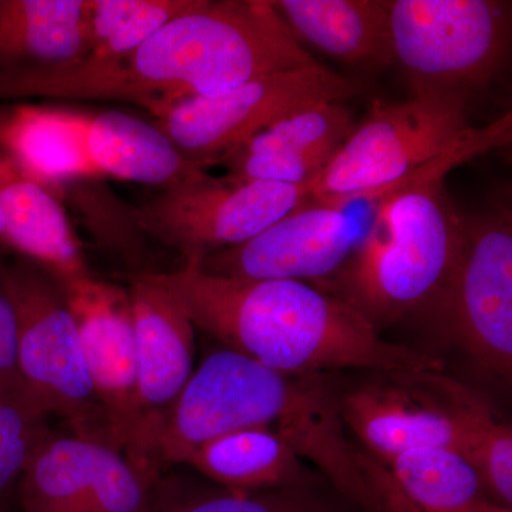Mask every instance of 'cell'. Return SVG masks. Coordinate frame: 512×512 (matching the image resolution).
<instances>
[{
    "label": "cell",
    "instance_id": "1",
    "mask_svg": "<svg viewBox=\"0 0 512 512\" xmlns=\"http://www.w3.org/2000/svg\"><path fill=\"white\" fill-rule=\"evenodd\" d=\"M156 274L195 329L276 372H443L437 357L380 338L355 309L306 282L222 278L195 264Z\"/></svg>",
    "mask_w": 512,
    "mask_h": 512
},
{
    "label": "cell",
    "instance_id": "2",
    "mask_svg": "<svg viewBox=\"0 0 512 512\" xmlns=\"http://www.w3.org/2000/svg\"><path fill=\"white\" fill-rule=\"evenodd\" d=\"M266 0H204L158 30L121 64L124 103L158 117L175 101L215 97L315 63Z\"/></svg>",
    "mask_w": 512,
    "mask_h": 512
},
{
    "label": "cell",
    "instance_id": "3",
    "mask_svg": "<svg viewBox=\"0 0 512 512\" xmlns=\"http://www.w3.org/2000/svg\"><path fill=\"white\" fill-rule=\"evenodd\" d=\"M466 217L444 180L404 188L384 205L365 244L342 269L313 284L379 332L412 313H429L460 255Z\"/></svg>",
    "mask_w": 512,
    "mask_h": 512
},
{
    "label": "cell",
    "instance_id": "4",
    "mask_svg": "<svg viewBox=\"0 0 512 512\" xmlns=\"http://www.w3.org/2000/svg\"><path fill=\"white\" fill-rule=\"evenodd\" d=\"M461 164L463 157L453 148L397 183L308 202L245 244L215 252L195 265L222 278L318 284L338 274L357 254L390 198L412 185L444 180Z\"/></svg>",
    "mask_w": 512,
    "mask_h": 512
},
{
    "label": "cell",
    "instance_id": "5",
    "mask_svg": "<svg viewBox=\"0 0 512 512\" xmlns=\"http://www.w3.org/2000/svg\"><path fill=\"white\" fill-rule=\"evenodd\" d=\"M18 329L16 363L26 392L72 433L111 444L94 393L79 328L62 284L36 262L13 254L3 265Z\"/></svg>",
    "mask_w": 512,
    "mask_h": 512
},
{
    "label": "cell",
    "instance_id": "6",
    "mask_svg": "<svg viewBox=\"0 0 512 512\" xmlns=\"http://www.w3.org/2000/svg\"><path fill=\"white\" fill-rule=\"evenodd\" d=\"M393 62L413 94L471 96L497 76L510 43V3L494 0H390Z\"/></svg>",
    "mask_w": 512,
    "mask_h": 512
},
{
    "label": "cell",
    "instance_id": "7",
    "mask_svg": "<svg viewBox=\"0 0 512 512\" xmlns=\"http://www.w3.org/2000/svg\"><path fill=\"white\" fill-rule=\"evenodd\" d=\"M470 97L413 94L379 104L308 185L312 201H329L402 181L450 150L470 130Z\"/></svg>",
    "mask_w": 512,
    "mask_h": 512
},
{
    "label": "cell",
    "instance_id": "8",
    "mask_svg": "<svg viewBox=\"0 0 512 512\" xmlns=\"http://www.w3.org/2000/svg\"><path fill=\"white\" fill-rule=\"evenodd\" d=\"M362 84L318 62L266 74L215 97L175 101L156 124L177 150L201 168L221 164L266 127L289 114L357 96Z\"/></svg>",
    "mask_w": 512,
    "mask_h": 512
},
{
    "label": "cell",
    "instance_id": "9",
    "mask_svg": "<svg viewBox=\"0 0 512 512\" xmlns=\"http://www.w3.org/2000/svg\"><path fill=\"white\" fill-rule=\"evenodd\" d=\"M311 201L306 185L207 174L151 195L134 207V217L147 239L178 252L185 264H198L245 244Z\"/></svg>",
    "mask_w": 512,
    "mask_h": 512
},
{
    "label": "cell",
    "instance_id": "10",
    "mask_svg": "<svg viewBox=\"0 0 512 512\" xmlns=\"http://www.w3.org/2000/svg\"><path fill=\"white\" fill-rule=\"evenodd\" d=\"M427 315L481 370L512 372V212L507 202L466 218L460 255Z\"/></svg>",
    "mask_w": 512,
    "mask_h": 512
},
{
    "label": "cell",
    "instance_id": "11",
    "mask_svg": "<svg viewBox=\"0 0 512 512\" xmlns=\"http://www.w3.org/2000/svg\"><path fill=\"white\" fill-rule=\"evenodd\" d=\"M114 448L136 464L141 440L137 353L127 288L94 278L62 285Z\"/></svg>",
    "mask_w": 512,
    "mask_h": 512
},
{
    "label": "cell",
    "instance_id": "12",
    "mask_svg": "<svg viewBox=\"0 0 512 512\" xmlns=\"http://www.w3.org/2000/svg\"><path fill=\"white\" fill-rule=\"evenodd\" d=\"M128 296L136 338L138 402L141 412L140 451L136 466L161 478L154 464V446L161 424L192 373L195 328L184 306L154 271L128 274Z\"/></svg>",
    "mask_w": 512,
    "mask_h": 512
},
{
    "label": "cell",
    "instance_id": "13",
    "mask_svg": "<svg viewBox=\"0 0 512 512\" xmlns=\"http://www.w3.org/2000/svg\"><path fill=\"white\" fill-rule=\"evenodd\" d=\"M431 373H382L340 394L343 423L366 454L386 461L421 447L456 450L453 423Z\"/></svg>",
    "mask_w": 512,
    "mask_h": 512
},
{
    "label": "cell",
    "instance_id": "14",
    "mask_svg": "<svg viewBox=\"0 0 512 512\" xmlns=\"http://www.w3.org/2000/svg\"><path fill=\"white\" fill-rule=\"evenodd\" d=\"M355 127L345 101L315 104L266 127L221 164L235 177L308 187Z\"/></svg>",
    "mask_w": 512,
    "mask_h": 512
},
{
    "label": "cell",
    "instance_id": "15",
    "mask_svg": "<svg viewBox=\"0 0 512 512\" xmlns=\"http://www.w3.org/2000/svg\"><path fill=\"white\" fill-rule=\"evenodd\" d=\"M0 221L12 254L45 268L62 285L92 276L63 202L0 154Z\"/></svg>",
    "mask_w": 512,
    "mask_h": 512
},
{
    "label": "cell",
    "instance_id": "16",
    "mask_svg": "<svg viewBox=\"0 0 512 512\" xmlns=\"http://www.w3.org/2000/svg\"><path fill=\"white\" fill-rule=\"evenodd\" d=\"M83 146L104 178L170 190L207 175L191 163L157 126L121 110L82 111Z\"/></svg>",
    "mask_w": 512,
    "mask_h": 512
},
{
    "label": "cell",
    "instance_id": "17",
    "mask_svg": "<svg viewBox=\"0 0 512 512\" xmlns=\"http://www.w3.org/2000/svg\"><path fill=\"white\" fill-rule=\"evenodd\" d=\"M360 466L384 512H468L484 500L476 468L450 447H421L375 460L359 451Z\"/></svg>",
    "mask_w": 512,
    "mask_h": 512
},
{
    "label": "cell",
    "instance_id": "18",
    "mask_svg": "<svg viewBox=\"0 0 512 512\" xmlns=\"http://www.w3.org/2000/svg\"><path fill=\"white\" fill-rule=\"evenodd\" d=\"M0 154L53 194L66 181L101 177L84 150L82 111L0 103Z\"/></svg>",
    "mask_w": 512,
    "mask_h": 512
},
{
    "label": "cell",
    "instance_id": "19",
    "mask_svg": "<svg viewBox=\"0 0 512 512\" xmlns=\"http://www.w3.org/2000/svg\"><path fill=\"white\" fill-rule=\"evenodd\" d=\"M272 5L298 42L353 66L393 63L383 0H279Z\"/></svg>",
    "mask_w": 512,
    "mask_h": 512
},
{
    "label": "cell",
    "instance_id": "20",
    "mask_svg": "<svg viewBox=\"0 0 512 512\" xmlns=\"http://www.w3.org/2000/svg\"><path fill=\"white\" fill-rule=\"evenodd\" d=\"M224 490L255 494L312 483L302 458L262 427L231 431L192 451L185 461Z\"/></svg>",
    "mask_w": 512,
    "mask_h": 512
},
{
    "label": "cell",
    "instance_id": "21",
    "mask_svg": "<svg viewBox=\"0 0 512 512\" xmlns=\"http://www.w3.org/2000/svg\"><path fill=\"white\" fill-rule=\"evenodd\" d=\"M86 49V0H0V69L72 63Z\"/></svg>",
    "mask_w": 512,
    "mask_h": 512
},
{
    "label": "cell",
    "instance_id": "22",
    "mask_svg": "<svg viewBox=\"0 0 512 512\" xmlns=\"http://www.w3.org/2000/svg\"><path fill=\"white\" fill-rule=\"evenodd\" d=\"M450 414L456 450L471 464L495 504H512V429L483 394L443 372L431 373Z\"/></svg>",
    "mask_w": 512,
    "mask_h": 512
},
{
    "label": "cell",
    "instance_id": "23",
    "mask_svg": "<svg viewBox=\"0 0 512 512\" xmlns=\"http://www.w3.org/2000/svg\"><path fill=\"white\" fill-rule=\"evenodd\" d=\"M100 444L73 433H46L20 474L18 512H82Z\"/></svg>",
    "mask_w": 512,
    "mask_h": 512
},
{
    "label": "cell",
    "instance_id": "24",
    "mask_svg": "<svg viewBox=\"0 0 512 512\" xmlns=\"http://www.w3.org/2000/svg\"><path fill=\"white\" fill-rule=\"evenodd\" d=\"M202 3L204 0H86L84 56L126 60L167 23Z\"/></svg>",
    "mask_w": 512,
    "mask_h": 512
},
{
    "label": "cell",
    "instance_id": "25",
    "mask_svg": "<svg viewBox=\"0 0 512 512\" xmlns=\"http://www.w3.org/2000/svg\"><path fill=\"white\" fill-rule=\"evenodd\" d=\"M50 414L22 384H0V505H10Z\"/></svg>",
    "mask_w": 512,
    "mask_h": 512
},
{
    "label": "cell",
    "instance_id": "26",
    "mask_svg": "<svg viewBox=\"0 0 512 512\" xmlns=\"http://www.w3.org/2000/svg\"><path fill=\"white\" fill-rule=\"evenodd\" d=\"M160 488V487H158ZM157 512H339L338 507L313 488L312 483L241 494L231 491L200 495L174 494L170 488L165 498L158 491Z\"/></svg>",
    "mask_w": 512,
    "mask_h": 512
},
{
    "label": "cell",
    "instance_id": "27",
    "mask_svg": "<svg viewBox=\"0 0 512 512\" xmlns=\"http://www.w3.org/2000/svg\"><path fill=\"white\" fill-rule=\"evenodd\" d=\"M160 483L133 466L123 451L100 444L82 512H157Z\"/></svg>",
    "mask_w": 512,
    "mask_h": 512
},
{
    "label": "cell",
    "instance_id": "28",
    "mask_svg": "<svg viewBox=\"0 0 512 512\" xmlns=\"http://www.w3.org/2000/svg\"><path fill=\"white\" fill-rule=\"evenodd\" d=\"M468 512H512V510L511 508L495 504L494 501L484 498V500H480L478 503L474 504Z\"/></svg>",
    "mask_w": 512,
    "mask_h": 512
},
{
    "label": "cell",
    "instance_id": "29",
    "mask_svg": "<svg viewBox=\"0 0 512 512\" xmlns=\"http://www.w3.org/2000/svg\"><path fill=\"white\" fill-rule=\"evenodd\" d=\"M12 254L8 242H6L5 234H3L2 221H0V256Z\"/></svg>",
    "mask_w": 512,
    "mask_h": 512
},
{
    "label": "cell",
    "instance_id": "30",
    "mask_svg": "<svg viewBox=\"0 0 512 512\" xmlns=\"http://www.w3.org/2000/svg\"><path fill=\"white\" fill-rule=\"evenodd\" d=\"M0 512H13L10 505H0Z\"/></svg>",
    "mask_w": 512,
    "mask_h": 512
}]
</instances>
